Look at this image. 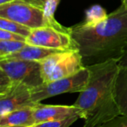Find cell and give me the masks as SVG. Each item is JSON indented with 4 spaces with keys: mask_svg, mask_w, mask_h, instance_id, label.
<instances>
[{
    "mask_svg": "<svg viewBox=\"0 0 127 127\" xmlns=\"http://www.w3.org/2000/svg\"><path fill=\"white\" fill-rule=\"evenodd\" d=\"M85 66L119 60L127 47V10L121 5L105 20L90 25L85 22L70 28Z\"/></svg>",
    "mask_w": 127,
    "mask_h": 127,
    "instance_id": "1",
    "label": "cell"
},
{
    "mask_svg": "<svg viewBox=\"0 0 127 127\" xmlns=\"http://www.w3.org/2000/svg\"><path fill=\"white\" fill-rule=\"evenodd\" d=\"M90 79L73 105L81 109L84 127H97L119 116L114 98V86L119 71V60L86 66Z\"/></svg>",
    "mask_w": 127,
    "mask_h": 127,
    "instance_id": "2",
    "label": "cell"
},
{
    "mask_svg": "<svg viewBox=\"0 0 127 127\" xmlns=\"http://www.w3.org/2000/svg\"><path fill=\"white\" fill-rule=\"evenodd\" d=\"M0 17L15 21L30 29L42 27H54L59 30H67L69 28L62 26L43 9L36 7L22 0H15L10 3L0 5Z\"/></svg>",
    "mask_w": 127,
    "mask_h": 127,
    "instance_id": "3",
    "label": "cell"
},
{
    "mask_svg": "<svg viewBox=\"0 0 127 127\" xmlns=\"http://www.w3.org/2000/svg\"><path fill=\"white\" fill-rule=\"evenodd\" d=\"M39 62L44 83L71 76L85 67L78 50L57 52Z\"/></svg>",
    "mask_w": 127,
    "mask_h": 127,
    "instance_id": "4",
    "label": "cell"
},
{
    "mask_svg": "<svg viewBox=\"0 0 127 127\" xmlns=\"http://www.w3.org/2000/svg\"><path fill=\"white\" fill-rule=\"evenodd\" d=\"M9 83H22L31 88L43 84L40 62L0 59V86Z\"/></svg>",
    "mask_w": 127,
    "mask_h": 127,
    "instance_id": "5",
    "label": "cell"
},
{
    "mask_svg": "<svg viewBox=\"0 0 127 127\" xmlns=\"http://www.w3.org/2000/svg\"><path fill=\"white\" fill-rule=\"evenodd\" d=\"M89 79L90 71L85 67L71 76L43 83L31 88V99L34 102L39 103L48 98L66 93H80L86 87Z\"/></svg>",
    "mask_w": 127,
    "mask_h": 127,
    "instance_id": "6",
    "label": "cell"
},
{
    "mask_svg": "<svg viewBox=\"0 0 127 127\" xmlns=\"http://www.w3.org/2000/svg\"><path fill=\"white\" fill-rule=\"evenodd\" d=\"M26 42L31 45L62 51L78 50V44L70 33V28L67 30L54 27L33 29L26 39Z\"/></svg>",
    "mask_w": 127,
    "mask_h": 127,
    "instance_id": "7",
    "label": "cell"
},
{
    "mask_svg": "<svg viewBox=\"0 0 127 127\" xmlns=\"http://www.w3.org/2000/svg\"><path fill=\"white\" fill-rule=\"evenodd\" d=\"M31 87L22 83L0 86V116L25 107H34L38 103L31 99Z\"/></svg>",
    "mask_w": 127,
    "mask_h": 127,
    "instance_id": "8",
    "label": "cell"
},
{
    "mask_svg": "<svg viewBox=\"0 0 127 127\" xmlns=\"http://www.w3.org/2000/svg\"><path fill=\"white\" fill-rule=\"evenodd\" d=\"M74 115H79L83 119V112L78 107L72 105H44L39 102L34 107L35 125L52 120H61Z\"/></svg>",
    "mask_w": 127,
    "mask_h": 127,
    "instance_id": "9",
    "label": "cell"
},
{
    "mask_svg": "<svg viewBox=\"0 0 127 127\" xmlns=\"http://www.w3.org/2000/svg\"><path fill=\"white\" fill-rule=\"evenodd\" d=\"M34 107L18 109L0 116V127L33 126L35 125Z\"/></svg>",
    "mask_w": 127,
    "mask_h": 127,
    "instance_id": "10",
    "label": "cell"
},
{
    "mask_svg": "<svg viewBox=\"0 0 127 127\" xmlns=\"http://www.w3.org/2000/svg\"><path fill=\"white\" fill-rule=\"evenodd\" d=\"M114 98L119 114L127 117V67H120L114 86Z\"/></svg>",
    "mask_w": 127,
    "mask_h": 127,
    "instance_id": "11",
    "label": "cell"
},
{
    "mask_svg": "<svg viewBox=\"0 0 127 127\" xmlns=\"http://www.w3.org/2000/svg\"><path fill=\"white\" fill-rule=\"evenodd\" d=\"M62 50L53 49H47V48L34 46L31 44H26L21 50L17 53H14L9 56L3 59H18V60H26V61H35V62H41L45 59L49 55H52L57 52Z\"/></svg>",
    "mask_w": 127,
    "mask_h": 127,
    "instance_id": "12",
    "label": "cell"
},
{
    "mask_svg": "<svg viewBox=\"0 0 127 127\" xmlns=\"http://www.w3.org/2000/svg\"><path fill=\"white\" fill-rule=\"evenodd\" d=\"M0 29L18 34V35L25 37L26 39L31 35L32 30L29 27L24 26L19 23L15 22V21L4 18V17H0Z\"/></svg>",
    "mask_w": 127,
    "mask_h": 127,
    "instance_id": "13",
    "label": "cell"
},
{
    "mask_svg": "<svg viewBox=\"0 0 127 127\" xmlns=\"http://www.w3.org/2000/svg\"><path fill=\"white\" fill-rule=\"evenodd\" d=\"M106 10L100 5H93L89 10H86V17H85V23L86 24L93 25L97 24L102 21L105 20L108 17Z\"/></svg>",
    "mask_w": 127,
    "mask_h": 127,
    "instance_id": "14",
    "label": "cell"
},
{
    "mask_svg": "<svg viewBox=\"0 0 127 127\" xmlns=\"http://www.w3.org/2000/svg\"><path fill=\"white\" fill-rule=\"evenodd\" d=\"M27 44L25 42L19 41L0 40V59L5 58L14 53H17Z\"/></svg>",
    "mask_w": 127,
    "mask_h": 127,
    "instance_id": "15",
    "label": "cell"
},
{
    "mask_svg": "<svg viewBox=\"0 0 127 127\" xmlns=\"http://www.w3.org/2000/svg\"><path fill=\"white\" fill-rule=\"evenodd\" d=\"M78 119H82L81 116L74 115L67 118V119H61V120H52L47 121V122L38 123V124L34 125L32 127H70Z\"/></svg>",
    "mask_w": 127,
    "mask_h": 127,
    "instance_id": "16",
    "label": "cell"
},
{
    "mask_svg": "<svg viewBox=\"0 0 127 127\" xmlns=\"http://www.w3.org/2000/svg\"><path fill=\"white\" fill-rule=\"evenodd\" d=\"M97 127H127V117L119 115Z\"/></svg>",
    "mask_w": 127,
    "mask_h": 127,
    "instance_id": "17",
    "label": "cell"
},
{
    "mask_svg": "<svg viewBox=\"0 0 127 127\" xmlns=\"http://www.w3.org/2000/svg\"><path fill=\"white\" fill-rule=\"evenodd\" d=\"M0 40L5 41H19V42H25L26 38L22 35L16 34L14 32L8 31V30H1L0 29Z\"/></svg>",
    "mask_w": 127,
    "mask_h": 127,
    "instance_id": "18",
    "label": "cell"
},
{
    "mask_svg": "<svg viewBox=\"0 0 127 127\" xmlns=\"http://www.w3.org/2000/svg\"><path fill=\"white\" fill-rule=\"evenodd\" d=\"M22 1L30 3L31 5H34L36 7H38L40 9H43V10H45L46 6L51 0H22Z\"/></svg>",
    "mask_w": 127,
    "mask_h": 127,
    "instance_id": "19",
    "label": "cell"
},
{
    "mask_svg": "<svg viewBox=\"0 0 127 127\" xmlns=\"http://www.w3.org/2000/svg\"><path fill=\"white\" fill-rule=\"evenodd\" d=\"M119 65L120 67H127V47L124 54L119 60Z\"/></svg>",
    "mask_w": 127,
    "mask_h": 127,
    "instance_id": "20",
    "label": "cell"
},
{
    "mask_svg": "<svg viewBox=\"0 0 127 127\" xmlns=\"http://www.w3.org/2000/svg\"><path fill=\"white\" fill-rule=\"evenodd\" d=\"M13 1H15V0H0V5L5 4V3H10V2H13Z\"/></svg>",
    "mask_w": 127,
    "mask_h": 127,
    "instance_id": "21",
    "label": "cell"
},
{
    "mask_svg": "<svg viewBox=\"0 0 127 127\" xmlns=\"http://www.w3.org/2000/svg\"><path fill=\"white\" fill-rule=\"evenodd\" d=\"M122 4L126 7V9L127 10V0H122Z\"/></svg>",
    "mask_w": 127,
    "mask_h": 127,
    "instance_id": "22",
    "label": "cell"
},
{
    "mask_svg": "<svg viewBox=\"0 0 127 127\" xmlns=\"http://www.w3.org/2000/svg\"><path fill=\"white\" fill-rule=\"evenodd\" d=\"M31 127H32V126H31Z\"/></svg>",
    "mask_w": 127,
    "mask_h": 127,
    "instance_id": "23",
    "label": "cell"
}]
</instances>
